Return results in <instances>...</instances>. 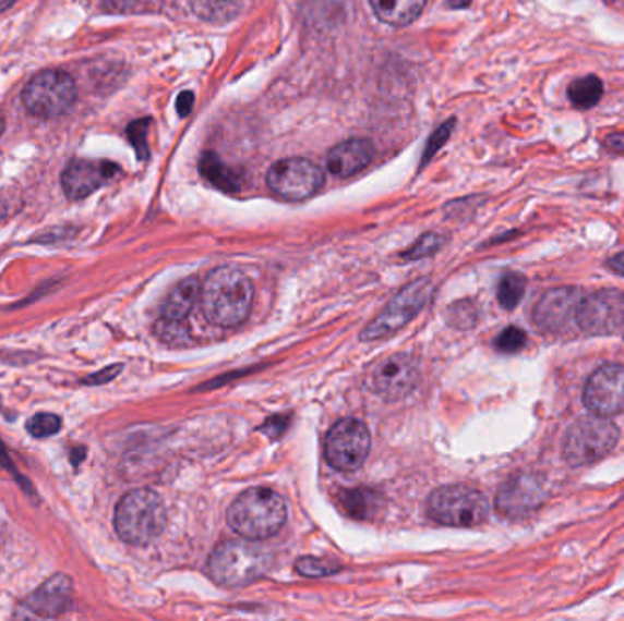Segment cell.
<instances>
[{"instance_id":"cell-36","label":"cell","mask_w":624,"mask_h":621,"mask_svg":"<svg viewBox=\"0 0 624 621\" xmlns=\"http://www.w3.org/2000/svg\"><path fill=\"white\" fill-rule=\"evenodd\" d=\"M610 267H612L613 272L619 273V276H623L624 278V252H621V254H617V256L612 257Z\"/></svg>"},{"instance_id":"cell-5","label":"cell","mask_w":624,"mask_h":621,"mask_svg":"<svg viewBox=\"0 0 624 621\" xmlns=\"http://www.w3.org/2000/svg\"><path fill=\"white\" fill-rule=\"evenodd\" d=\"M430 516L447 527H477L485 522L490 506L482 492L466 485L436 488L428 500Z\"/></svg>"},{"instance_id":"cell-4","label":"cell","mask_w":624,"mask_h":621,"mask_svg":"<svg viewBox=\"0 0 624 621\" xmlns=\"http://www.w3.org/2000/svg\"><path fill=\"white\" fill-rule=\"evenodd\" d=\"M119 538L130 545H148L167 527V507L159 494L137 488L124 494L116 507L113 520Z\"/></svg>"},{"instance_id":"cell-9","label":"cell","mask_w":624,"mask_h":621,"mask_svg":"<svg viewBox=\"0 0 624 621\" xmlns=\"http://www.w3.org/2000/svg\"><path fill=\"white\" fill-rule=\"evenodd\" d=\"M431 279L422 278L407 284L389 305L385 306V310L363 330L360 339L362 341H376V339L387 338L401 327H406L412 317L417 316L425 303L430 301Z\"/></svg>"},{"instance_id":"cell-18","label":"cell","mask_w":624,"mask_h":621,"mask_svg":"<svg viewBox=\"0 0 624 621\" xmlns=\"http://www.w3.org/2000/svg\"><path fill=\"white\" fill-rule=\"evenodd\" d=\"M374 146L368 139H349L327 154V170L336 178H351L373 162Z\"/></svg>"},{"instance_id":"cell-6","label":"cell","mask_w":624,"mask_h":621,"mask_svg":"<svg viewBox=\"0 0 624 621\" xmlns=\"http://www.w3.org/2000/svg\"><path fill=\"white\" fill-rule=\"evenodd\" d=\"M77 100V84L64 70H43L23 89V105L39 119H57Z\"/></svg>"},{"instance_id":"cell-27","label":"cell","mask_w":624,"mask_h":621,"mask_svg":"<svg viewBox=\"0 0 624 621\" xmlns=\"http://www.w3.org/2000/svg\"><path fill=\"white\" fill-rule=\"evenodd\" d=\"M152 121L146 117V119H140V121H134L127 129V134H129V141L135 148V154L140 157L141 161H146L151 157V150H148V130H151Z\"/></svg>"},{"instance_id":"cell-39","label":"cell","mask_w":624,"mask_h":621,"mask_svg":"<svg viewBox=\"0 0 624 621\" xmlns=\"http://www.w3.org/2000/svg\"><path fill=\"white\" fill-rule=\"evenodd\" d=\"M8 216V205H7V200L2 199V197H0V221H2V219H4V217Z\"/></svg>"},{"instance_id":"cell-19","label":"cell","mask_w":624,"mask_h":621,"mask_svg":"<svg viewBox=\"0 0 624 621\" xmlns=\"http://www.w3.org/2000/svg\"><path fill=\"white\" fill-rule=\"evenodd\" d=\"M200 289V279L194 278V276H190V278L183 279L181 283L176 284L163 303L161 317L170 319V321H184L189 312L194 308Z\"/></svg>"},{"instance_id":"cell-25","label":"cell","mask_w":624,"mask_h":621,"mask_svg":"<svg viewBox=\"0 0 624 621\" xmlns=\"http://www.w3.org/2000/svg\"><path fill=\"white\" fill-rule=\"evenodd\" d=\"M525 292V276L512 272L506 273V276L501 279V283H499V290H496V297H499V303H501L502 308H506V310H513V308H515V306L520 303V300H523Z\"/></svg>"},{"instance_id":"cell-23","label":"cell","mask_w":624,"mask_h":621,"mask_svg":"<svg viewBox=\"0 0 624 621\" xmlns=\"http://www.w3.org/2000/svg\"><path fill=\"white\" fill-rule=\"evenodd\" d=\"M197 17L206 23H229L240 13L241 0H190Z\"/></svg>"},{"instance_id":"cell-14","label":"cell","mask_w":624,"mask_h":621,"mask_svg":"<svg viewBox=\"0 0 624 621\" xmlns=\"http://www.w3.org/2000/svg\"><path fill=\"white\" fill-rule=\"evenodd\" d=\"M420 379L419 361L411 354H393L380 360L371 370V385L385 400H400L409 394Z\"/></svg>"},{"instance_id":"cell-32","label":"cell","mask_w":624,"mask_h":621,"mask_svg":"<svg viewBox=\"0 0 624 621\" xmlns=\"http://www.w3.org/2000/svg\"><path fill=\"white\" fill-rule=\"evenodd\" d=\"M453 126H455V121H447L446 124H442L441 129L436 130L433 137L428 141L422 162H428V159L435 156L436 151L441 150L442 146L446 145L447 139H449V135H452Z\"/></svg>"},{"instance_id":"cell-10","label":"cell","mask_w":624,"mask_h":621,"mask_svg":"<svg viewBox=\"0 0 624 621\" xmlns=\"http://www.w3.org/2000/svg\"><path fill=\"white\" fill-rule=\"evenodd\" d=\"M371 434L358 419H341L325 438V458L336 471H357L368 460Z\"/></svg>"},{"instance_id":"cell-7","label":"cell","mask_w":624,"mask_h":621,"mask_svg":"<svg viewBox=\"0 0 624 621\" xmlns=\"http://www.w3.org/2000/svg\"><path fill=\"white\" fill-rule=\"evenodd\" d=\"M619 441V428L602 416L583 417L574 423L564 438V460L583 466L602 460Z\"/></svg>"},{"instance_id":"cell-26","label":"cell","mask_w":624,"mask_h":621,"mask_svg":"<svg viewBox=\"0 0 624 621\" xmlns=\"http://www.w3.org/2000/svg\"><path fill=\"white\" fill-rule=\"evenodd\" d=\"M296 571L300 572L301 576L307 577H325L333 576L336 572L341 571L340 565H336L333 561L320 560V558H301L296 561Z\"/></svg>"},{"instance_id":"cell-22","label":"cell","mask_w":624,"mask_h":621,"mask_svg":"<svg viewBox=\"0 0 624 621\" xmlns=\"http://www.w3.org/2000/svg\"><path fill=\"white\" fill-rule=\"evenodd\" d=\"M340 506L346 514L357 520H371L379 512L380 496L369 488H351L341 492Z\"/></svg>"},{"instance_id":"cell-15","label":"cell","mask_w":624,"mask_h":621,"mask_svg":"<svg viewBox=\"0 0 624 621\" xmlns=\"http://www.w3.org/2000/svg\"><path fill=\"white\" fill-rule=\"evenodd\" d=\"M585 294L577 287L548 290L533 308V322L550 333L566 332L577 322L580 301Z\"/></svg>"},{"instance_id":"cell-17","label":"cell","mask_w":624,"mask_h":621,"mask_svg":"<svg viewBox=\"0 0 624 621\" xmlns=\"http://www.w3.org/2000/svg\"><path fill=\"white\" fill-rule=\"evenodd\" d=\"M70 599L72 582L64 574H57L24 601L23 609L29 618H56L68 609Z\"/></svg>"},{"instance_id":"cell-40","label":"cell","mask_w":624,"mask_h":621,"mask_svg":"<svg viewBox=\"0 0 624 621\" xmlns=\"http://www.w3.org/2000/svg\"><path fill=\"white\" fill-rule=\"evenodd\" d=\"M2 132H4V119L0 117V135H2Z\"/></svg>"},{"instance_id":"cell-20","label":"cell","mask_w":624,"mask_h":621,"mask_svg":"<svg viewBox=\"0 0 624 621\" xmlns=\"http://www.w3.org/2000/svg\"><path fill=\"white\" fill-rule=\"evenodd\" d=\"M425 2L428 0H371V7L382 23L401 28L424 12Z\"/></svg>"},{"instance_id":"cell-21","label":"cell","mask_w":624,"mask_h":621,"mask_svg":"<svg viewBox=\"0 0 624 621\" xmlns=\"http://www.w3.org/2000/svg\"><path fill=\"white\" fill-rule=\"evenodd\" d=\"M200 172L208 183L227 194H235L241 188L240 175L232 172L229 167H225V162L213 151H206L201 156Z\"/></svg>"},{"instance_id":"cell-13","label":"cell","mask_w":624,"mask_h":621,"mask_svg":"<svg viewBox=\"0 0 624 621\" xmlns=\"http://www.w3.org/2000/svg\"><path fill=\"white\" fill-rule=\"evenodd\" d=\"M586 409L596 416L612 417L624 411V366L604 365L597 368L583 390Z\"/></svg>"},{"instance_id":"cell-38","label":"cell","mask_w":624,"mask_h":621,"mask_svg":"<svg viewBox=\"0 0 624 621\" xmlns=\"http://www.w3.org/2000/svg\"><path fill=\"white\" fill-rule=\"evenodd\" d=\"M15 2H17V0H0V13L10 10V8H12L13 4H15Z\"/></svg>"},{"instance_id":"cell-2","label":"cell","mask_w":624,"mask_h":621,"mask_svg":"<svg viewBox=\"0 0 624 621\" xmlns=\"http://www.w3.org/2000/svg\"><path fill=\"white\" fill-rule=\"evenodd\" d=\"M274 552L257 539H230L208 558V574L224 587H245L273 569Z\"/></svg>"},{"instance_id":"cell-30","label":"cell","mask_w":624,"mask_h":621,"mask_svg":"<svg viewBox=\"0 0 624 621\" xmlns=\"http://www.w3.org/2000/svg\"><path fill=\"white\" fill-rule=\"evenodd\" d=\"M442 243H444V239L439 233H424L417 243L412 244L409 251L401 254V259L417 261V259L433 256L441 248Z\"/></svg>"},{"instance_id":"cell-1","label":"cell","mask_w":624,"mask_h":621,"mask_svg":"<svg viewBox=\"0 0 624 621\" xmlns=\"http://www.w3.org/2000/svg\"><path fill=\"white\" fill-rule=\"evenodd\" d=\"M254 301V284L236 267H219L208 273L201 289V308L216 327L232 328L245 321Z\"/></svg>"},{"instance_id":"cell-31","label":"cell","mask_w":624,"mask_h":621,"mask_svg":"<svg viewBox=\"0 0 624 621\" xmlns=\"http://www.w3.org/2000/svg\"><path fill=\"white\" fill-rule=\"evenodd\" d=\"M526 333L517 327H509L496 338V349L504 354H515L518 350L525 349Z\"/></svg>"},{"instance_id":"cell-29","label":"cell","mask_w":624,"mask_h":621,"mask_svg":"<svg viewBox=\"0 0 624 621\" xmlns=\"http://www.w3.org/2000/svg\"><path fill=\"white\" fill-rule=\"evenodd\" d=\"M156 336L167 344H183L189 341V327L184 321H170L161 317L156 322Z\"/></svg>"},{"instance_id":"cell-28","label":"cell","mask_w":624,"mask_h":621,"mask_svg":"<svg viewBox=\"0 0 624 621\" xmlns=\"http://www.w3.org/2000/svg\"><path fill=\"white\" fill-rule=\"evenodd\" d=\"M61 417L56 416V414H50V412L35 414V416L26 423V428H28V433L32 434L34 438H50V436H56V434L61 430Z\"/></svg>"},{"instance_id":"cell-16","label":"cell","mask_w":624,"mask_h":621,"mask_svg":"<svg viewBox=\"0 0 624 621\" xmlns=\"http://www.w3.org/2000/svg\"><path fill=\"white\" fill-rule=\"evenodd\" d=\"M119 170L118 165L108 161H86V159H75L70 162L62 172L61 184L68 199H86L94 194L95 190L116 178Z\"/></svg>"},{"instance_id":"cell-24","label":"cell","mask_w":624,"mask_h":621,"mask_svg":"<svg viewBox=\"0 0 624 621\" xmlns=\"http://www.w3.org/2000/svg\"><path fill=\"white\" fill-rule=\"evenodd\" d=\"M602 81L596 75H588V77L577 78L574 83L569 84L568 97L572 105L580 110H588L602 99Z\"/></svg>"},{"instance_id":"cell-35","label":"cell","mask_w":624,"mask_h":621,"mask_svg":"<svg viewBox=\"0 0 624 621\" xmlns=\"http://www.w3.org/2000/svg\"><path fill=\"white\" fill-rule=\"evenodd\" d=\"M607 145L610 150L624 151V134H612L607 139Z\"/></svg>"},{"instance_id":"cell-33","label":"cell","mask_w":624,"mask_h":621,"mask_svg":"<svg viewBox=\"0 0 624 621\" xmlns=\"http://www.w3.org/2000/svg\"><path fill=\"white\" fill-rule=\"evenodd\" d=\"M121 368H123V366L118 365V366H110V368H107V370L97 372L95 376H92V378L86 379V383L88 385L107 383V381H110V379H113L116 378V376H118V372L121 370Z\"/></svg>"},{"instance_id":"cell-12","label":"cell","mask_w":624,"mask_h":621,"mask_svg":"<svg viewBox=\"0 0 624 621\" xmlns=\"http://www.w3.org/2000/svg\"><path fill=\"white\" fill-rule=\"evenodd\" d=\"M577 325L591 336H612L624 330V294L604 289L585 295L577 312Z\"/></svg>"},{"instance_id":"cell-34","label":"cell","mask_w":624,"mask_h":621,"mask_svg":"<svg viewBox=\"0 0 624 621\" xmlns=\"http://www.w3.org/2000/svg\"><path fill=\"white\" fill-rule=\"evenodd\" d=\"M194 108V94L192 92H181L178 97V113L181 117L189 115Z\"/></svg>"},{"instance_id":"cell-8","label":"cell","mask_w":624,"mask_h":621,"mask_svg":"<svg viewBox=\"0 0 624 621\" xmlns=\"http://www.w3.org/2000/svg\"><path fill=\"white\" fill-rule=\"evenodd\" d=\"M324 170L303 157L274 162L267 173L268 188L285 200H305L324 186Z\"/></svg>"},{"instance_id":"cell-3","label":"cell","mask_w":624,"mask_h":621,"mask_svg":"<svg viewBox=\"0 0 624 621\" xmlns=\"http://www.w3.org/2000/svg\"><path fill=\"white\" fill-rule=\"evenodd\" d=\"M227 522L243 538L260 541L281 531L287 522V506L271 488H249L230 506Z\"/></svg>"},{"instance_id":"cell-11","label":"cell","mask_w":624,"mask_h":621,"mask_svg":"<svg viewBox=\"0 0 624 621\" xmlns=\"http://www.w3.org/2000/svg\"><path fill=\"white\" fill-rule=\"evenodd\" d=\"M547 496V482L537 474L523 472L502 483L495 498L496 511L509 520H523L539 511Z\"/></svg>"},{"instance_id":"cell-37","label":"cell","mask_w":624,"mask_h":621,"mask_svg":"<svg viewBox=\"0 0 624 621\" xmlns=\"http://www.w3.org/2000/svg\"><path fill=\"white\" fill-rule=\"evenodd\" d=\"M471 0H449V7L452 8H468Z\"/></svg>"}]
</instances>
